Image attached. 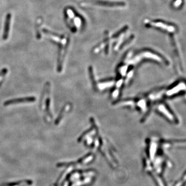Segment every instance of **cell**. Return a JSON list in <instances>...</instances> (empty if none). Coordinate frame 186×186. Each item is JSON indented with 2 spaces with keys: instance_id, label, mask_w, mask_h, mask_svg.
<instances>
[{
  "instance_id": "obj_8",
  "label": "cell",
  "mask_w": 186,
  "mask_h": 186,
  "mask_svg": "<svg viewBox=\"0 0 186 186\" xmlns=\"http://www.w3.org/2000/svg\"><path fill=\"white\" fill-rule=\"evenodd\" d=\"M182 0H176L174 3V6L175 7H178L181 5V4L182 3Z\"/></svg>"
},
{
  "instance_id": "obj_7",
  "label": "cell",
  "mask_w": 186,
  "mask_h": 186,
  "mask_svg": "<svg viewBox=\"0 0 186 186\" xmlns=\"http://www.w3.org/2000/svg\"><path fill=\"white\" fill-rule=\"evenodd\" d=\"M7 72H8V70L6 68L3 69L0 72V85L1 84L2 82H3L4 78L5 77Z\"/></svg>"
},
{
  "instance_id": "obj_2",
  "label": "cell",
  "mask_w": 186,
  "mask_h": 186,
  "mask_svg": "<svg viewBox=\"0 0 186 186\" xmlns=\"http://www.w3.org/2000/svg\"><path fill=\"white\" fill-rule=\"evenodd\" d=\"M36 98L34 97H26L9 100L5 101L4 104V105L5 106H7L12 104H18L20 103L32 102H34Z\"/></svg>"
},
{
  "instance_id": "obj_1",
  "label": "cell",
  "mask_w": 186,
  "mask_h": 186,
  "mask_svg": "<svg viewBox=\"0 0 186 186\" xmlns=\"http://www.w3.org/2000/svg\"><path fill=\"white\" fill-rule=\"evenodd\" d=\"M50 84L49 82L46 83L42 94L41 100V109L44 113L45 120L47 123H50L52 119V115L50 110Z\"/></svg>"
},
{
  "instance_id": "obj_3",
  "label": "cell",
  "mask_w": 186,
  "mask_h": 186,
  "mask_svg": "<svg viewBox=\"0 0 186 186\" xmlns=\"http://www.w3.org/2000/svg\"><path fill=\"white\" fill-rule=\"evenodd\" d=\"M92 4V5L104 6L108 7H121L125 6V3L123 2H103L99 1H92L91 2H88V4Z\"/></svg>"
},
{
  "instance_id": "obj_5",
  "label": "cell",
  "mask_w": 186,
  "mask_h": 186,
  "mask_svg": "<svg viewBox=\"0 0 186 186\" xmlns=\"http://www.w3.org/2000/svg\"><path fill=\"white\" fill-rule=\"evenodd\" d=\"M151 25L152 26L161 28L162 29L167 31L168 32H175V29L174 27L167 25H165L162 22H151Z\"/></svg>"
},
{
  "instance_id": "obj_4",
  "label": "cell",
  "mask_w": 186,
  "mask_h": 186,
  "mask_svg": "<svg viewBox=\"0 0 186 186\" xmlns=\"http://www.w3.org/2000/svg\"><path fill=\"white\" fill-rule=\"evenodd\" d=\"M11 15L10 14H7L6 18L5 27H4V34H3V39L4 40L7 39L8 38L9 27H10V23H11Z\"/></svg>"
},
{
  "instance_id": "obj_6",
  "label": "cell",
  "mask_w": 186,
  "mask_h": 186,
  "mask_svg": "<svg viewBox=\"0 0 186 186\" xmlns=\"http://www.w3.org/2000/svg\"><path fill=\"white\" fill-rule=\"evenodd\" d=\"M70 105H66V106L65 107H64L63 108V109L62 110L61 112L60 113V114L58 115V118L56 119L55 120V125H58L59 123L60 122V120H61L63 118V117L64 116V115H65L66 114H67V113L69 111V110L70 109Z\"/></svg>"
}]
</instances>
